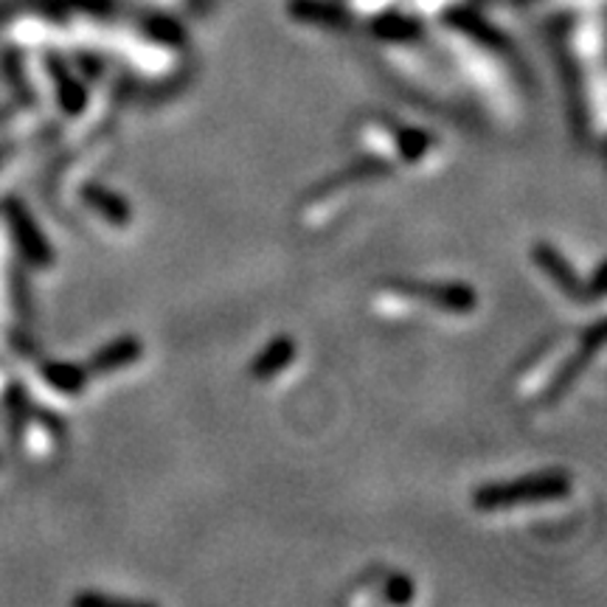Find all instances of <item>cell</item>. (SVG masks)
I'll return each instance as SVG.
<instances>
[{
	"label": "cell",
	"mask_w": 607,
	"mask_h": 607,
	"mask_svg": "<svg viewBox=\"0 0 607 607\" xmlns=\"http://www.w3.org/2000/svg\"><path fill=\"white\" fill-rule=\"evenodd\" d=\"M141 354H144L141 340L133 338V335H127V338H119L113 340V343H107V347L99 349V352L91 358V363H88V374L91 377L113 374V371H122L127 369V366L138 363Z\"/></svg>",
	"instance_id": "277c9868"
},
{
	"label": "cell",
	"mask_w": 607,
	"mask_h": 607,
	"mask_svg": "<svg viewBox=\"0 0 607 607\" xmlns=\"http://www.w3.org/2000/svg\"><path fill=\"white\" fill-rule=\"evenodd\" d=\"M292 358H296V343H292L287 335H281V338H276L274 343H268V347L261 349L259 358L254 360L250 374H254L256 380H268V377H276L279 371H285L287 366L292 363Z\"/></svg>",
	"instance_id": "5b68a950"
},
{
	"label": "cell",
	"mask_w": 607,
	"mask_h": 607,
	"mask_svg": "<svg viewBox=\"0 0 607 607\" xmlns=\"http://www.w3.org/2000/svg\"><path fill=\"white\" fill-rule=\"evenodd\" d=\"M385 599L397 601V605H402V601H411L413 599V583L408 577H391L389 585H385Z\"/></svg>",
	"instance_id": "52a82bcc"
},
{
	"label": "cell",
	"mask_w": 607,
	"mask_h": 607,
	"mask_svg": "<svg viewBox=\"0 0 607 607\" xmlns=\"http://www.w3.org/2000/svg\"><path fill=\"white\" fill-rule=\"evenodd\" d=\"M568 492H572V479L559 470H552V473L523 475V479L481 486L473 492V506L479 512H504L515 510V506L563 501Z\"/></svg>",
	"instance_id": "6da1fadb"
},
{
	"label": "cell",
	"mask_w": 607,
	"mask_h": 607,
	"mask_svg": "<svg viewBox=\"0 0 607 607\" xmlns=\"http://www.w3.org/2000/svg\"><path fill=\"white\" fill-rule=\"evenodd\" d=\"M82 197H85L88 206H91L93 212H99L104 219H110V223L124 225L130 217H133V212H130V206L122 200V197L113 195L110 188L96 186V183H91L88 188H82Z\"/></svg>",
	"instance_id": "8992f818"
},
{
	"label": "cell",
	"mask_w": 607,
	"mask_h": 607,
	"mask_svg": "<svg viewBox=\"0 0 607 607\" xmlns=\"http://www.w3.org/2000/svg\"><path fill=\"white\" fill-rule=\"evenodd\" d=\"M397 296L428 304L433 310L455 312V316L473 312L475 304H479L473 287L455 285V281H402V285H397Z\"/></svg>",
	"instance_id": "7a4b0ae2"
},
{
	"label": "cell",
	"mask_w": 607,
	"mask_h": 607,
	"mask_svg": "<svg viewBox=\"0 0 607 607\" xmlns=\"http://www.w3.org/2000/svg\"><path fill=\"white\" fill-rule=\"evenodd\" d=\"M532 259H535L537 268H541L543 274H546L548 279H552L559 290H563V296L574 298V301H579V304L588 301V290H585L583 279L574 274L572 261L554 250V245L535 243L532 245Z\"/></svg>",
	"instance_id": "3957f363"
}]
</instances>
